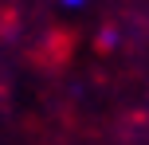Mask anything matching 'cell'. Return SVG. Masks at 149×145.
Instances as JSON below:
<instances>
[{
    "mask_svg": "<svg viewBox=\"0 0 149 145\" xmlns=\"http://www.w3.org/2000/svg\"><path fill=\"white\" fill-rule=\"evenodd\" d=\"M59 4H63V8H82L86 0H59Z\"/></svg>",
    "mask_w": 149,
    "mask_h": 145,
    "instance_id": "cell-1",
    "label": "cell"
}]
</instances>
